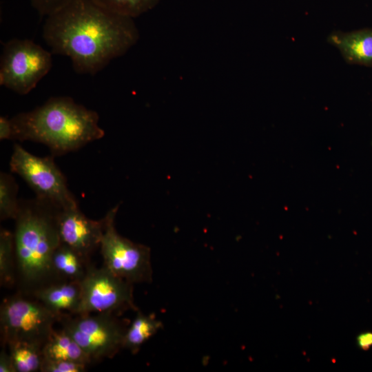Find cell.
Returning a JSON list of instances; mask_svg holds the SVG:
<instances>
[{"label": "cell", "mask_w": 372, "mask_h": 372, "mask_svg": "<svg viewBox=\"0 0 372 372\" xmlns=\"http://www.w3.org/2000/svg\"><path fill=\"white\" fill-rule=\"evenodd\" d=\"M18 185L14 177L6 172L0 174V218L1 220L15 219L20 208L17 199Z\"/></svg>", "instance_id": "cell-18"}, {"label": "cell", "mask_w": 372, "mask_h": 372, "mask_svg": "<svg viewBox=\"0 0 372 372\" xmlns=\"http://www.w3.org/2000/svg\"><path fill=\"white\" fill-rule=\"evenodd\" d=\"M81 300L77 314L121 313L137 310L133 284L116 276L104 265H92L81 282Z\"/></svg>", "instance_id": "cell-9"}, {"label": "cell", "mask_w": 372, "mask_h": 372, "mask_svg": "<svg viewBox=\"0 0 372 372\" xmlns=\"http://www.w3.org/2000/svg\"><path fill=\"white\" fill-rule=\"evenodd\" d=\"M118 207H113L103 218V231L99 248L103 265L132 284L151 282L150 248L132 242L117 232L114 221Z\"/></svg>", "instance_id": "cell-6"}, {"label": "cell", "mask_w": 372, "mask_h": 372, "mask_svg": "<svg viewBox=\"0 0 372 372\" xmlns=\"http://www.w3.org/2000/svg\"><path fill=\"white\" fill-rule=\"evenodd\" d=\"M50 52L30 39L4 43L0 61V85L19 94L30 92L50 72Z\"/></svg>", "instance_id": "cell-8"}, {"label": "cell", "mask_w": 372, "mask_h": 372, "mask_svg": "<svg viewBox=\"0 0 372 372\" xmlns=\"http://www.w3.org/2000/svg\"><path fill=\"white\" fill-rule=\"evenodd\" d=\"M20 292L1 305V343L23 341L43 347L62 314L52 311L34 296Z\"/></svg>", "instance_id": "cell-4"}, {"label": "cell", "mask_w": 372, "mask_h": 372, "mask_svg": "<svg viewBox=\"0 0 372 372\" xmlns=\"http://www.w3.org/2000/svg\"><path fill=\"white\" fill-rule=\"evenodd\" d=\"M73 0H30L32 7L42 16H48Z\"/></svg>", "instance_id": "cell-21"}, {"label": "cell", "mask_w": 372, "mask_h": 372, "mask_svg": "<svg viewBox=\"0 0 372 372\" xmlns=\"http://www.w3.org/2000/svg\"><path fill=\"white\" fill-rule=\"evenodd\" d=\"M92 265L90 258L61 242L52 256V268L56 281L81 282Z\"/></svg>", "instance_id": "cell-13"}, {"label": "cell", "mask_w": 372, "mask_h": 372, "mask_svg": "<svg viewBox=\"0 0 372 372\" xmlns=\"http://www.w3.org/2000/svg\"><path fill=\"white\" fill-rule=\"evenodd\" d=\"M118 14L134 18L152 9L159 0H94Z\"/></svg>", "instance_id": "cell-19"}, {"label": "cell", "mask_w": 372, "mask_h": 372, "mask_svg": "<svg viewBox=\"0 0 372 372\" xmlns=\"http://www.w3.org/2000/svg\"><path fill=\"white\" fill-rule=\"evenodd\" d=\"M56 223L61 243L89 258L100 247L103 218L99 220L88 218L76 206L58 209Z\"/></svg>", "instance_id": "cell-10"}, {"label": "cell", "mask_w": 372, "mask_h": 372, "mask_svg": "<svg viewBox=\"0 0 372 372\" xmlns=\"http://www.w3.org/2000/svg\"><path fill=\"white\" fill-rule=\"evenodd\" d=\"M328 41L339 50L349 63L372 66V28L333 32Z\"/></svg>", "instance_id": "cell-12"}, {"label": "cell", "mask_w": 372, "mask_h": 372, "mask_svg": "<svg viewBox=\"0 0 372 372\" xmlns=\"http://www.w3.org/2000/svg\"><path fill=\"white\" fill-rule=\"evenodd\" d=\"M43 38L52 53L69 57L75 72L94 75L136 41L132 18L94 0H73L47 16Z\"/></svg>", "instance_id": "cell-1"}, {"label": "cell", "mask_w": 372, "mask_h": 372, "mask_svg": "<svg viewBox=\"0 0 372 372\" xmlns=\"http://www.w3.org/2000/svg\"><path fill=\"white\" fill-rule=\"evenodd\" d=\"M14 129L11 118L1 116L0 140H13Z\"/></svg>", "instance_id": "cell-22"}, {"label": "cell", "mask_w": 372, "mask_h": 372, "mask_svg": "<svg viewBox=\"0 0 372 372\" xmlns=\"http://www.w3.org/2000/svg\"><path fill=\"white\" fill-rule=\"evenodd\" d=\"M57 210L37 198L20 203L13 236L17 281L26 294L56 282L52 259L61 243Z\"/></svg>", "instance_id": "cell-3"}, {"label": "cell", "mask_w": 372, "mask_h": 372, "mask_svg": "<svg viewBox=\"0 0 372 372\" xmlns=\"http://www.w3.org/2000/svg\"><path fill=\"white\" fill-rule=\"evenodd\" d=\"M163 327L162 322L154 315L138 312L125 331L123 349L136 354L143 344Z\"/></svg>", "instance_id": "cell-15"}, {"label": "cell", "mask_w": 372, "mask_h": 372, "mask_svg": "<svg viewBox=\"0 0 372 372\" xmlns=\"http://www.w3.org/2000/svg\"><path fill=\"white\" fill-rule=\"evenodd\" d=\"M88 356L92 363L112 358L123 349L127 325L118 314L63 313L59 321Z\"/></svg>", "instance_id": "cell-5"}, {"label": "cell", "mask_w": 372, "mask_h": 372, "mask_svg": "<svg viewBox=\"0 0 372 372\" xmlns=\"http://www.w3.org/2000/svg\"><path fill=\"white\" fill-rule=\"evenodd\" d=\"M15 372L40 371L43 360L42 346L23 341L6 344Z\"/></svg>", "instance_id": "cell-16"}, {"label": "cell", "mask_w": 372, "mask_h": 372, "mask_svg": "<svg viewBox=\"0 0 372 372\" xmlns=\"http://www.w3.org/2000/svg\"><path fill=\"white\" fill-rule=\"evenodd\" d=\"M11 121L13 140L44 144L55 155L79 149L105 135L97 112L66 96L51 97Z\"/></svg>", "instance_id": "cell-2"}, {"label": "cell", "mask_w": 372, "mask_h": 372, "mask_svg": "<svg viewBox=\"0 0 372 372\" xmlns=\"http://www.w3.org/2000/svg\"><path fill=\"white\" fill-rule=\"evenodd\" d=\"M17 281L13 233L6 229L0 231V282L10 287Z\"/></svg>", "instance_id": "cell-17"}, {"label": "cell", "mask_w": 372, "mask_h": 372, "mask_svg": "<svg viewBox=\"0 0 372 372\" xmlns=\"http://www.w3.org/2000/svg\"><path fill=\"white\" fill-rule=\"evenodd\" d=\"M29 295L57 314H77L81 300V282H53Z\"/></svg>", "instance_id": "cell-11"}, {"label": "cell", "mask_w": 372, "mask_h": 372, "mask_svg": "<svg viewBox=\"0 0 372 372\" xmlns=\"http://www.w3.org/2000/svg\"><path fill=\"white\" fill-rule=\"evenodd\" d=\"M43 359L65 360L89 365L91 360L74 338L61 327L54 329L42 347Z\"/></svg>", "instance_id": "cell-14"}, {"label": "cell", "mask_w": 372, "mask_h": 372, "mask_svg": "<svg viewBox=\"0 0 372 372\" xmlns=\"http://www.w3.org/2000/svg\"><path fill=\"white\" fill-rule=\"evenodd\" d=\"M10 171L20 176L36 194V198L55 208L78 206L66 179L52 157H39L14 144L10 161Z\"/></svg>", "instance_id": "cell-7"}, {"label": "cell", "mask_w": 372, "mask_h": 372, "mask_svg": "<svg viewBox=\"0 0 372 372\" xmlns=\"http://www.w3.org/2000/svg\"><path fill=\"white\" fill-rule=\"evenodd\" d=\"M357 345L362 350H367L372 347V332L366 331L357 336Z\"/></svg>", "instance_id": "cell-24"}, {"label": "cell", "mask_w": 372, "mask_h": 372, "mask_svg": "<svg viewBox=\"0 0 372 372\" xmlns=\"http://www.w3.org/2000/svg\"><path fill=\"white\" fill-rule=\"evenodd\" d=\"M87 365L65 360H50L43 359L40 371L41 372H83Z\"/></svg>", "instance_id": "cell-20"}, {"label": "cell", "mask_w": 372, "mask_h": 372, "mask_svg": "<svg viewBox=\"0 0 372 372\" xmlns=\"http://www.w3.org/2000/svg\"><path fill=\"white\" fill-rule=\"evenodd\" d=\"M0 372H15L9 352L5 347L0 353Z\"/></svg>", "instance_id": "cell-23"}]
</instances>
